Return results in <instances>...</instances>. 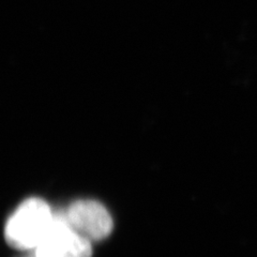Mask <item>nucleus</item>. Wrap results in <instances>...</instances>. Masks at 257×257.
I'll return each mask as SVG.
<instances>
[{
    "mask_svg": "<svg viewBox=\"0 0 257 257\" xmlns=\"http://www.w3.org/2000/svg\"><path fill=\"white\" fill-rule=\"evenodd\" d=\"M53 221L54 212L43 199L24 200L6 224L7 243L18 250L35 251L50 231Z\"/></svg>",
    "mask_w": 257,
    "mask_h": 257,
    "instance_id": "nucleus-1",
    "label": "nucleus"
},
{
    "mask_svg": "<svg viewBox=\"0 0 257 257\" xmlns=\"http://www.w3.org/2000/svg\"><path fill=\"white\" fill-rule=\"evenodd\" d=\"M64 216L69 226L90 242L107 238L114 227L107 209L91 199L72 203L64 211Z\"/></svg>",
    "mask_w": 257,
    "mask_h": 257,
    "instance_id": "nucleus-2",
    "label": "nucleus"
},
{
    "mask_svg": "<svg viewBox=\"0 0 257 257\" xmlns=\"http://www.w3.org/2000/svg\"><path fill=\"white\" fill-rule=\"evenodd\" d=\"M37 257H91L89 240L72 229L64 212L54 213L50 231L35 250Z\"/></svg>",
    "mask_w": 257,
    "mask_h": 257,
    "instance_id": "nucleus-3",
    "label": "nucleus"
},
{
    "mask_svg": "<svg viewBox=\"0 0 257 257\" xmlns=\"http://www.w3.org/2000/svg\"><path fill=\"white\" fill-rule=\"evenodd\" d=\"M25 257H37V255H36V253H35V251H34V253L28 255V256H25Z\"/></svg>",
    "mask_w": 257,
    "mask_h": 257,
    "instance_id": "nucleus-4",
    "label": "nucleus"
}]
</instances>
